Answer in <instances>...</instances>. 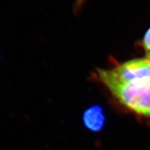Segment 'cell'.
I'll return each mask as SVG.
<instances>
[{
	"mask_svg": "<svg viewBox=\"0 0 150 150\" xmlns=\"http://www.w3.org/2000/svg\"><path fill=\"white\" fill-rule=\"evenodd\" d=\"M101 82L123 106L150 117V78L128 83L112 81Z\"/></svg>",
	"mask_w": 150,
	"mask_h": 150,
	"instance_id": "6da1fadb",
	"label": "cell"
},
{
	"mask_svg": "<svg viewBox=\"0 0 150 150\" xmlns=\"http://www.w3.org/2000/svg\"><path fill=\"white\" fill-rule=\"evenodd\" d=\"M97 78L122 83L150 78V63L147 59H134L125 62L110 70H98Z\"/></svg>",
	"mask_w": 150,
	"mask_h": 150,
	"instance_id": "7a4b0ae2",
	"label": "cell"
},
{
	"mask_svg": "<svg viewBox=\"0 0 150 150\" xmlns=\"http://www.w3.org/2000/svg\"><path fill=\"white\" fill-rule=\"evenodd\" d=\"M83 121L86 128L92 132H99L104 125V112L98 106H92L84 112Z\"/></svg>",
	"mask_w": 150,
	"mask_h": 150,
	"instance_id": "3957f363",
	"label": "cell"
},
{
	"mask_svg": "<svg viewBox=\"0 0 150 150\" xmlns=\"http://www.w3.org/2000/svg\"><path fill=\"white\" fill-rule=\"evenodd\" d=\"M144 47L148 52H150V29L146 33L143 40Z\"/></svg>",
	"mask_w": 150,
	"mask_h": 150,
	"instance_id": "277c9868",
	"label": "cell"
},
{
	"mask_svg": "<svg viewBox=\"0 0 150 150\" xmlns=\"http://www.w3.org/2000/svg\"><path fill=\"white\" fill-rule=\"evenodd\" d=\"M147 60L150 63V52H148L147 53Z\"/></svg>",
	"mask_w": 150,
	"mask_h": 150,
	"instance_id": "5b68a950",
	"label": "cell"
},
{
	"mask_svg": "<svg viewBox=\"0 0 150 150\" xmlns=\"http://www.w3.org/2000/svg\"><path fill=\"white\" fill-rule=\"evenodd\" d=\"M84 1H85V0H77V5L80 6Z\"/></svg>",
	"mask_w": 150,
	"mask_h": 150,
	"instance_id": "8992f818",
	"label": "cell"
}]
</instances>
